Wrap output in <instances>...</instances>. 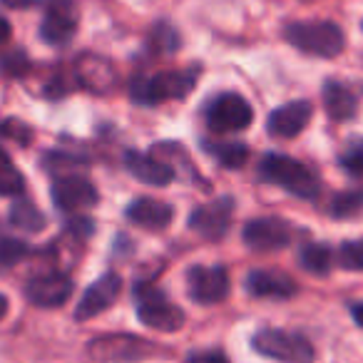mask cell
<instances>
[{"label": "cell", "mask_w": 363, "mask_h": 363, "mask_svg": "<svg viewBox=\"0 0 363 363\" xmlns=\"http://www.w3.org/2000/svg\"><path fill=\"white\" fill-rule=\"evenodd\" d=\"M197 67L189 70H169L157 72L152 77H137L130 87V95L137 105H160L169 100H184L197 85Z\"/></svg>", "instance_id": "2"}, {"label": "cell", "mask_w": 363, "mask_h": 363, "mask_svg": "<svg viewBox=\"0 0 363 363\" xmlns=\"http://www.w3.org/2000/svg\"><path fill=\"white\" fill-rule=\"evenodd\" d=\"M202 147L219 162V164L227 167V169H239V167H244L249 160V147L239 145V142H212V140H207Z\"/></svg>", "instance_id": "21"}, {"label": "cell", "mask_w": 363, "mask_h": 363, "mask_svg": "<svg viewBox=\"0 0 363 363\" xmlns=\"http://www.w3.org/2000/svg\"><path fill=\"white\" fill-rule=\"evenodd\" d=\"M75 77L85 90L95 92V95H105V92H112L117 87L115 65L107 57L92 55V52L77 57Z\"/></svg>", "instance_id": "14"}, {"label": "cell", "mask_w": 363, "mask_h": 363, "mask_svg": "<svg viewBox=\"0 0 363 363\" xmlns=\"http://www.w3.org/2000/svg\"><path fill=\"white\" fill-rule=\"evenodd\" d=\"M26 192V177L16 167V162L0 150V197H18Z\"/></svg>", "instance_id": "23"}, {"label": "cell", "mask_w": 363, "mask_h": 363, "mask_svg": "<svg viewBox=\"0 0 363 363\" xmlns=\"http://www.w3.org/2000/svg\"><path fill=\"white\" fill-rule=\"evenodd\" d=\"M120 291H122V279L117 277L115 272L102 274V277L82 294L80 303H77V308H75V318L77 321H90L97 313L107 311V308L117 301Z\"/></svg>", "instance_id": "12"}, {"label": "cell", "mask_w": 363, "mask_h": 363, "mask_svg": "<svg viewBox=\"0 0 363 363\" xmlns=\"http://www.w3.org/2000/svg\"><path fill=\"white\" fill-rule=\"evenodd\" d=\"M8 38H11V23L6 18H0V45H6Z\"/></svg>", "instance_id": "34"}, {"label": "cell", "mask_w": 363, "mask_h": 363, "mask_svg": "<svg viewBox=\"0 0 363 363\" xmlns=\"http://www.w3.org/2000/svg\"><path fill=\"white\" fill-rule=\"evenodd\" d=\"M150 45L155 52L169 55V52H174L177 48H179V35H177V30L169 26V23H160V26H155V30H152Z\"/></svg>", "instance_id": "27"}, {"label": "cell", "mask_w": 363, "mask_h": 363, "mask_svg": "<svg viewBox=\"0 0 363 363\" xmlns=\"http://www.w3.org/2000/svg\"><path fill=\"white\" fill-rule=\"evenodd\" d=\"M242 237L252 252H277L289 247V242L294 239V229L279 217H259L247 222Z\"/></svg>", "instance_id": "10"}, {"label": "cell", "mask_w": 363, "mask_h": 363, "mask_svg": "<svg viewBox=\"0 0 363 363\" xmlns=\"http://www.w3.org/2000/svg\"><path fill=\"white\" fill-rule=\"evenodd\" d=\"M72 279L67 274H48V277H38L28 281L26 296L30 303L40 308H57L72 296Z\"/></svg>", "instance_id": "15"}, {"label": "cell", "mask_w": 363, "mask_h": 363, "mask_svg": "<svg viewBox=\"0 0 363 363\" xmlns=\"http://www.w3.org/2000/svg\"><path fill=\"white\" fill-rule=\"evenodd\" d=\"M247 289L252 296L259 298H291L298 294V286L289 274L257 269L247 277Z\"/></svg>", "instance_id": "18"}, {"label": "cell", "mask_w": 363, "mask_h": 363, "mask_svg": "<svg viewBox=\"0 0 363 363\" xmlns=\"http://www.w3.org/2000/svg\"><path fill=\"white\" fill-rule=\"evenodd\" d=\"M321 95H323V107H326L331 120L346 122L356 117V110H358L356 95H353L346 85H341V82H336V80H326L323 82Z\"/></svg>", "instance_id": "20"}, {"label": "cell", "mask_w": 363, "mask_h": 363, "mask_svg": "<svg viewBox=\"0 0 363 363\" xmlns=\"http://www.w3.org/2000/svg\"><path fill=\"white\" fill-rule=\"evenodd\" d=\"M52 202L60 212H80L97 204V189L90 179L80 174L62 177L52 184Z\"/></svg>", "instance_id": "13"}, {"label": "cell", "mask_w": 363, "mask_h": 363, "mask_svg": "<svg viewBox=\"0 0 363 363\" xmlns=\"http://www.w3.org/2000/svg\"><path fill=\"white\" fill-rule=\"evenodd\" d=\"M187 291L202 306H212L229 296V274L224 267H202L194 264L187 269Z\"/></svg>", "instance_id": "7"}, {"label": "cell", "mask_w": 363, "mask_h": 363, "mask_svg": "<svg viewBox=\"0 0 363 363\" xmlns=\"http://www.w3.org/2000/svg\"><path fill=\"white\" fill-rule=\"evenodd\" d=\"M284 38L291 43L296 50L316 57H336L346 48L341 28L328 21H313V23H291L284 30Z\"/></svg>", "instance_id": "3"}, {"label": "cell", "mask_w": 363, "mask_h": 363, "mask_svg": "<svg viewBox=\"0 0 363 363\" xmlns=\"http://www.w3.org/2000/svg\"><path fill=\"white\" fill-rule=\"evenodd\" d=\"M137 318H140L145 326L155 328V331L174 333L184 323V311L179 306H174L172 301H167L162 294L157 291H145L142 294V301L137 306Z\"/></svg>", "instance_id": "11"}, {"label": "cell", "mask_w": 363, "mask_h": 363, "mask_svg": "<svg viewBox=\"0 0 363 363\" xmlns=\"http://www.w3.org/2000/svg\"><path fill=\"white\" fill-rule=\"evenodd\" d=\"M254 120V110L242 95L224 92L207 105V127L212 132H239L247 130Z\"/></svg>", "instance_id": "6"}, {"label": "cell", "mask_w": 363, "mask_h": 363, "mask_svg": "<svg viewBox=\"0 0 363 363\" xmlns=\"http://www.w3.org/2000/svg\"><path fill=\"white\" fill-rule=\"evenodd\" d=\"M11 222H13V227L23 229V232L35 234V232H43V227H45V214L33 202L23 199V202H16L11 207Z\"/></svg>", "instance_id": "22"}, {"label": "cell", "mask_w": 363, "mask_h": 363, "mask_svg": "<svg viewBox=\"0 0 363 363\" xmlns=\"http://www.w3.org/2000/svg\"><path fill=\"white\" fill-rule=\"evenodd\" d=\"M77 33V11L72 0H45V18L40 23L43 43L62 48Z\"/></svg>", "instance_id": "8"}, {"label": "cell", "mask_w": 363, "mask_h": 363, "mask_svg": "<svg viewBox=\"0 0 363 363\" xmlns=\"http://www.w3.org/2000/svg\"><path fill=\"white\" fill-rule=\"evenodd\" d=\"M189 363H229V358L222 351H207V353H194L189 356Z\"/></svg>", "instance_id": "32"}, {"label": "cell", "mask_w": 363, "mask_h": 363, "mask_svg": "<svg viewBox=\"0 0 363 363\" xmlns=\"http://www.w3.org/2000/svg\"><path fill=\"white\" fill-rule=\"evenodd\" d=\"M0 132L6 137H11V140H16L18 145H30V140H33V130L18 120H6L0 125Z\"/></svg>", "instance_id": "30"}, {"label": "cell", "mask_w": 363, "mask_h": 363, "mask_svg": "<svg viewBox=\"0 0 363 363\" xmlns=\"http://www.w3.org/2000/svg\"><path fill=\"white\" fill-rule=\"evenodd\" d=\"M157 353L152 341H145L132 333H107L87 343V356L97 363H132Z\"/></svg>", "instance_id": "4"}, {"label": "cell", "mask_w": 363, "mask_h": 363, "mask_svg": "<svg viewBox=\"0 0 363 363\" xmlns=\"http://www.w3.org/2000/svg\"><path fill=\"white\" fill-rule=\"evenodd\" d=\"M311 115H313L311 102H306V100L286 102V105L277 107V110L269 115V120H267L269 135L281 137V140H289V137L301 135V130L308 125Z\"/></svg>", "instance_id": "16"}, {"label": "cell", "mask_w": 363, "mask_h": 363, "mask_svg": "<svg viewBox=\"0 0 363 363\" xmlns=\"http://www.w3.org/2000/svg\"><path fill=\"white\" fill-rule=\"evenodd\" d=\"M127 219L135 222L137 227H145V229H152V232H162L172 224L174 219V209L164 202H157V199H150V197H142V199H135L130 202L127 207Z\"/></svg>", "instance_id": "19"}, {"label": "cell", "mask_w": 363, "mask_h": 363, "mask_svg": "<svg viewBox=\"0 0 363 363\" xmlns=\"http://www.w3.org/2000/svg\"><path fill=\"white\" fill-rule=\"evenodd\" d=\"M252 346L257 353L274 358V361L313 363V346L308 343V338L298 336V333H286L279 331V328H262L252 338Z\"/></svg>", "instance_id": "5"}, {"label": "cell", "mask_w": 363, "mask_h": 363, "mask_svg": "<svg viewBox=\"0 0 363 363\" xmlns=\"http://www.w3.org/2000/svg\"><path fill=\"white\" fill-rule=\"evenodd\" d=\"M259 174L298 199H316L321 194V179L306 164L289 155H277V152L264 155L259 162Z\"/></svg>", "instance_id": "1"}, {"label": "cell", "mask_w": 363, "mask_h": 363, "mask_svg": "<svg viewBox=\"0 0 363 363\" xmlns=\"http://www.w3.org/2000/svg\"><path fill=\"white\" fill-rule=\"evenodd\" d=\"M363 212V192L361 189H353V192H341L333 197L331 202V214L338 219L353 217V214Z\"/></svg>", "instance_id": "25"}, {"label": "cell", "mask_w": 363, "mask_h": 363, "mask_svg": "<svg viewBox=\"0 0 363 363\" xmlns=\"http://www.w3.org/2000/svg\"><path fill=\"white\" fill-rule=\"evenodd\" d=\"M331 259H333V254L326 244H308L301 252V257H298V262H301V267L306 269L308 274L321 277V274H328V269H331Z\"/></svg>", "instance_id": "24"}, {"label": "cell", "mask_w": 363, "mask_h": 363, "mask_svg": "<svg viewBox=\"0 0 363 363\" xmlns=\"http://www.w3.org/2000/svg\"><path fill=\"white\" fill-rule=\"evenodd\" d=\"M3 6L13 8V11H21V8H35V6H45V0H0Z\"/></svg>", "instance_id": "33"}, {"label": "cell", "mask_w": 363, "mask_h": 363, "mask_svg": "<svg viewBox=\"0 0 363 363\" xmlns=\"http://www.w3.org/2000/svg\"><path fill=\"white\" fill-rule=\"evenodd\" d=\"M6 313H8V298L0 294V318L6 316Z\"/></svg>", "instance_id": "36"}, {"label": "cell", "mask_w": 363, "mask_h": 363, "mask_svg": "<svg viewBox=\"0 0 363 363\" xmlns=\"http://www.w3.org/2000/svg\"><path fill=\"white\" fill-rule=\"evenodd\" d=\"M30 254V247L21 239H3L0 242V272H8Z\"/></svg>", "instance_id": "26"}, {"label": "cell", "mask_w": 363, "mask_h": 363, "mask_svg": "<svg viewBox=\"0 0 363 363\" xmlns=\"http://www.w3.org/2000/svg\"><path fill=\"white\" fill-rule=\"evenodd\" d=\"M125 167L135 179H140L142 184L150 187H167L174 182V169L167 162H162L155 155H142V152L127 150L125 152Z\"/></svg>", "instance_id": "17"}, {"label": "cell", "mask_w": 363, "mask_h": 363, "mask_svg": "<svg viewBox=\"0 0 363 363\" xmlns=\"http://www.w3.org/2000/svg\"><path fill=\"white\" fill-rule=\"evenodd\" d=\"M338 264L346 272H363V239L343 242L338 249Z\"/></svg>", "instance_id": "28"}, {"label": "cell", "mask_w": 363, "mask_h": 363, "mask_svg": "<svg viewBox=\"0 0 363 363\" xmlns=\"http://www.w3.org/2000/svg\"><path fill=\"white\" fill-rule=\"evenodd\" d=\"M341 167L351 174H363V140L353 142L341 155Z\"/></svg>", "instance_id": "29"}, {"label": "cell", "mask_w": 363, "mask_h": 363, "mask_svg": "<svg viewBox=\"0 0 363 363\" xmlns=\"http://www.w3.org/2000/svg\"><path fill=\"white\" fill-rule=\"evenodd\" d=\"M234 217V197H219L214 202L197 207L189 217V229L207 242H219L227 237Z\"/></svg>", "instance_id": "9"}, {"label": "cell", "mask_w": 363, "mask_h": 363, "mask_svg": "<svg viewBox=\"0 0 363 363\" xmlns=\"http://www.w3.org/2000/svg\"><path fill=\"white\" fill-rule=\"evenodd\" d=\"M3 70L6 72H13V75H23L28 70V57L23 52H13L11 57L3 60Z\"/></svg>", "instance_id": "31"}, {"label": "cell", "mask_w": 363, "mask_h": 363, "mask_svg": "<svg viewBox=\"0 0 363 363\" xmlns=\"http://www.w3.org/2000/svg\"><path fill=\"white\" fill-rule=\"evenodd\" d=\"M351 316H353V321H356L358 326L363 328V303H353V306H351Z\"/></svg>", "instance_id": "35"}]
</instances>
